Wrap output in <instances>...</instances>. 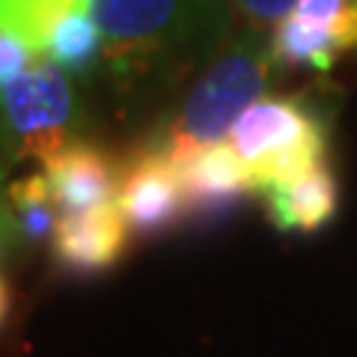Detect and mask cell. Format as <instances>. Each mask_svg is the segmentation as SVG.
Wrapping results in <instances>:
<instances>
[{"mask_svg": "<svg viewBox=\"0 0 357 357\" xmlns=\"http://www.w3.org/2000/svg\"><path fill=\"white\" fill-rule=\"evenodd\" d=\"M45 178L60 215L66 218L116 203L122 170L102 146L72 140L51 161H45Z\"/></svg>", "mask_w": 357, "mask_h": 357, "instance_id": "7", "label": "cell"}, {"mask_svg": "<svg viewBox=\"0 0 357 357\" xmlns=\"http://www.w3.org/2000/svg\"><path fill=\"white\" fill-rule=\"evenodd\" d=\"M3 9H6V0H0V15H3Z\"/></svg>", "mask_w": 357, "mask_h": 357, "instance_id": "16", "label": "cell"}, {"mask_svg": "<svg viewBox=\"0 0 357 357\" xmlns=\"http://www.w3.org/2000/svg\"><path fill=\"white\" fill-rule=\"evenodd\" d=\"M274 69L271 39L256 30L232 36L227 48L208 63L182 107L164 122L158 137L146 146L164 152L176 164L197 149L227 140L238 116L265 96Z\"/></svg>", "mask_w": 357, "mask_h": 357, "instance_id": "2", "label": "cell"}, {"mask_svg": "<svg viewBox=\"0 0 357 357\" xmlns=\"http://www.w3.org/2000/svg\"><path fill=\"white\" fill-rule=\"evenodd\" d=\"M102 54H105L102 30L96 27L93 15H89V6L84 3L57 21V27L51 30L45 57L51 63H57L66 75H86L96 69Z\"/></svg>", "mask_w": 357, "mask_h": 357, "instance_id": "11", "label": "cell"}, {"mask_svg": "<svg viewBox=\"0 0 357 357\" xmlns=\"http://www.w3.org/2000/svg\"><path fill=\"white\" fill-rule=\"evenodd\" d=\"M268 218L280 232H319L340 211V182L328 164L265 194Z\"/></svg>", "mask_w": 357, "mask_h": 357, "instance_id": "9", "label": "cell"}, {"mask_svg": "<svg viewBox=\"0 0 357 357\" xmlns=\"http://www.w3.org/2000/svg\"><path fill=\"white\" fill-rule=\"evenodd\" d=\"M119 84L178 81L232 39L229 0H86Z\"/></svg>", "mask_w": 357, "mask_h": 357, "instance_id": "1", "label": "cell"}, {"mask_svg": "<svg viewBox=\"0 0 357 357\" xmlns=\"http://www.w3.org/2000/svg\"><path fill=\"white\" fill-rule=\"evenodd\" d=\"M33 60H39L24 42L13 33L0 30V86H6L13 77H18Z\"/></svg>", "mask_w": 357, "mask_h": 357, "instance_id": "13", "label": "cell"}, {"mask_svg": "<svg viewBox=\"0 0 357 357\" xmlns=\"http://www.w3.org/2000/svg\"><path fill=\"white\" fill-rule=\"evenodd\" d=\"M319 131H328L321 119L310 105H304L295 96H277V98H259L253 102L238 122L229 131V143L244 161H259L268 155H277L295 143L312 137Z\"/></svg>", "mask_w": 357, "mask_h": 357, "instance_id": "8", "label": "cell"}, {"mask_svg": "<svg viewBox=\"0 0 357 357\" xmlns=\"http://www.w3.org/2000/svg\"><path fill=\"white\" fill-rule=\"evenodd\" d=\"M77 96L57 63L33 60L18 77L0 86V170L21 161H51L72 143Z\"/></svg>", "mask_w": 357, "mask_h": 357, "instance_id": "3", "label": "cell"}, {"mask_svg": "<svg viewBox=\"0 0 357 357\" xmlns=\"http://www.w3.org/2000/svg\"><path fill=\"white\" fill-rule=\"evenodd\" d=\"M9 241H13V227H9L6 206H3V199H0V256H3V250H6Z\"/></svg>", "mask_w": 357, "mask_h": 357, "instance_id": "14", "label": "cell"}, {"mask_svg": "<svg viewBox=\"0 0 357 357\" xmlns=\"http://www.w3.org/2000/svg\"><path fill=\"white\" fill-rule=\"evenodd\" d=\"M3 206L9 215V227H13V238L27 244L54 238L60 223V208L51 197L45 173H30L9 182L3 191Z\"/></svg>", "mask_w": 357, "mask_h": 357, "instance_id": "10", "label": "cell"}, {"mask_svg": "<svg viewBox=\"0 0 357 357\" xmlns=\"http://www.w3.org/2000/svg\"><path fill=\"white\" fill-rule=\"evenodd\" d=\"M128 223L119 203L66 215L51 238V259L63 274L96 277L110 271L128 250Z\"/></svg>", "mask_w": 357, "mask_h": 357, "instance_id": "5", "label": "cell"}, {"mask_svg": "<svg viewBox=\"0 0 357 357\" xmlns=\"http://www.w3.org/2000/svg\"><path fill=\"white\" fill-rule=\"evenodd\" d=\"M9 310H13V292H9V286H6L3 277H0V325L6 321Z\"/></svg>", "mask_w": 357, "mask_h": 357, "instance_id": "15", "label": "cell"}, {"mask_svg": "<svg viewBox=\"0 0 357 357\" xmlns=\"http://www.w3.org/2000/svg\"><path fill=\"white\" fill-rule=\"evenodd\" d=\"M229 3L244 21H250L256 27H265V24H280L295 9L298 0H229Z\"/></svg>", "mask_w": 357, "mask_h": 357, "instance_id": "12", "label": "cell"}, {"mask_svg": "<svg viewBox=\"0 0 357 357\" xmlns=\"http://www.w3.org/2000/svg\"><path fill=\"white\" fill-rule=\"evenodd\" d=\"M173 167L185 188L188 215L199 220L229 215L244 197L256 194L250 164L232 149L229 140L197 149Z\"/></svg>", "mask_w": 357, "mask_h": 357, "instance_id": "6", "label": "cell"}, {"mask_svg": "<svg viewBox=\"0 0 357 357\" xmlns=\"http://www.w3.org/2000/svg\"><path fill=\"white\" fill-rule=\"evenodd\" d=\"M116 203L128 229L140 238L164 236V232L176 229L188 215L178 170L164 152L152 146L137 149L126 164Z\"/></svg>", "mask_w": 357, "mask_h": 357, "instance_id": "4", "label": "cell"}]
</instances>
